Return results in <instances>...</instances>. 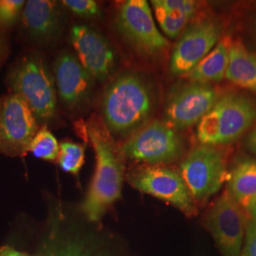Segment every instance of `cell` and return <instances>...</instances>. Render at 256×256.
Segmentation results:
<instances>
[{"label":"cell","mask_w":256,"mask_h":256,"mask_svg":"<svg viewBox=\"0 0 256 256\" xmlns=\"http://www.w3.org/2000/svg\"><path fill=\"white\" fill-rule=\"evenodd\" d=\"M82 135L95 152L96 166L82 210L92 222L101 220L110 207L120 198L124 180V156L102 118L92 115L82 122Z\"/></svg>","instance_id":"6da1fadb"},{"label":"cell","mask_w":256,"mask_h":256,"mask_svg":"<svg viewBox=\"0 0 256 256\" xmlns=\"http://www.w3.org/2000/svg\"><path fill=\"white\" fill-rule=\"evenodd\" d=\"M153 106L151 90L140 75L120 74L108 82L102 94V120L111 134L128 135L146 122Z\"/></svg>","instance_id":"7a4b0ae2"},{"label":"cell","mask_w":256,"mask_h":256,"mask_svg":"<svg viewBox=\"0 0 256 256\" xmlns=\"http://www.w3.org/2000/svg\"><path fill=\"white\" fill-rule=\"evenodd\" d=\"M8 93L22 98L42 126H52L57 120V92L54 77L43 55L30 52L10 68L6 76Z\"/></svg>","instance_id":"3957f363"},{"label":"cell","mask_w":256,"mask_h":256,"mask_svg":"<svg viewBox=\"0 0 256 256\" xmlns=\"http://www.w3.org/2000/svg\"><path fill=\"white\" fill-rule=\"evenodd\" d=\"M256 119L254 101L240 93L220 97L196 128V137L203 146H216L236 140Z\"/></svg>","instance_id":"277c9868"},{"label":"cell","mask_w":256,"mask_h":256,"mask_svg":"<svg viewBox=\"0 0 256 256\" xmlns=\"http://www.w3.org/2000/svg\"><path fill=\"white\" fill-rule=\"evenodd\" d=\"M180 174L194 202H205L227 182L229 171L221 151L209 146L192 149L180 164Z\"/></svg>","instance_id":"5b68a950"},{"label":"cell","mask_w":256,"mask_h":256,"mask_svg":"<svg viewBox=\"0 0 256 256\" xmlns=\"http://www.w3.org/2000/svg\"><path fill=\"white\" fill-rule=\"evenodd\" d=\"M126 178L140 192L171 204L186 216L196 214V202L180 173L162 165L140 164L132 168Z\"/></svg>","instance_id":"8992f818"},{"label":"cell","mask_w":256,"mask_h":256,"mask_svg":"<svg viewBox=\"0 0 256 256\" xmlns=\"http://www.w3.org/2000/svg\"><path fill=\"white\" fill-rule=\"evenodd\" d=\"M120 149L129 160L144 164L160 165L180 158L183 144L174 129L164 122L154 120L132 134Z\"/></svg>","instance_id":"52a82bcc"},{"label":"cell","mask_w":256,"mask_h":256,"mask_svg":"<svg viewBox=\"0 0 256 256\" xmlns=\"http://www.w3.org/2000/svg\"><path fill=\"white\" fill-rule=\"evenodd\" d=\"M250 214L226 190L210 206L204 224L224 256H241Z\"/></svg>","instance_id":"ba28073f"},{"label":"cell","mask_w":256,"mask_h":256,"mask_svg":"<svg viewBox=\"0 0 256 256\" xmlns=\"http://www.w3.org/2000/svg\"><path fill=\"white\" fill-rule=\"evenodd\" d=\"M40 124L25 101L16 94L0 97V153L24 156L30 152Z\"/></svg>","instance_id":"9c48e42d"},{"label":"cell","mask_w":256,"mask_h":256,"mask_svg":"<svg viewBox=\"0 0 256 256\" xmlns=\"http://www.w3.org/2000/svg\"><path fill=\"white\" fill-rule=\"evenodd\" d=\"M115 25L120 34L140 54H158L169 46L168 40L156 27L152 10L146 0L122 2Z\"/></svg>","instance_id":"30bf717a"},{"label":"cell","mask_w":256,"mask_h":256,"mask_svg":"<svg viewBox=\"0 0 256 256\" xmlns=\"http://www.w3.org/2000/svg\"><path fill=\"white\" fill-rule=\"evenodd\" d=\"M218 92L210 84L185 82L169 94L164 108V122L174 130L198 124L220 99Z\"/></svg>","instance_id":"8fae6325"},{"label":"cell","mask_w":256,"mask_h":256,"mask_svg":"<svg viewBox=\"0 0 256 256\" xmlns=\"http://www.w3.org/2000/svg\"><path fill=\"white\" fill-rule=\"evenodd\" d=\"M61 2L30 0L21 14V34L32 45L48 48L54 46L63 34L64 14Z\"/></svg>","instance_id":"7c38bea8"},{"label":"cell","mask_w":256,"mask_h":256,"mask_svg":"<svg viewBox=\"0 0 256 256\" xmlns=\"http://www.w3.org/2000/svg\"><path fill=\"white\" fill-rule=\"evenodd\" d=\"M222 28L216 21L204 19L187 28L174 46L170 72L184 76L198 64L220 42Z\"/></svg>","instance_id":"4fadbf2b"},{"label":"cell","mask_w":256,"mask_h":256,"mask_svg":"<svg viewBox=\"0 0 256 256\" xmlns=\"http://www.w3.org/2000/svg\"><path fill=\"white\" fill-rule=\"evenodd\" d=\"M70 41L80 63L92 78L100 82L106 81L116 66V54L110 41L84 24L72 28Z\"/></svg>","instance_id":"5bb4252c"},{"label":"cell","mask_w":256,"mask_h":256,"mask_svg":"<svg viewBox=\"0 0 256 256\" xmlns=\"http://www.w3.org/2000/svg\"><path fill=\"white\" fill-rule=\"evenodd\" d=\"M57 96L66 110L74 111L92 96L94 79L72 52H60L52 64Z\"/></svg>","instance_id":"9a60e30c"},{"label":"cell","mask_w":256,"mask_h":256,"mask_svg":"<svg viewBox=\"0 0 256 256\" xmlns=\"http://www.w3.org/2000/svg\"><path fill=\"white\" fill-rule=\"evenodd\" d=\"M44 256H113V252L100 238L82 232H70L62 228L59 216H50Z\"/></svg>","instance_id":"2e32d148"},{"label":"cell","mask_w":256,"mask_h":256,"mask_svg":"<svg viewBox=\"0 0 256 256\" xmlns=\"http://www.w3.org/2000/svg\"><path fill=\"white\" fill-rule=\"evenodd\" d=\"M227 191L247 212L256 202V160L243 158L232 168L227 180Z\"/></svg>","instance_id":"e0dca14e"},{"label":"cell","mask_w":256,"mask_h":256,"mask_svg":"<svg viewBox=\"0 0 256 256\" xmlns=\"http://www.w3.org/2000/svg\"><path fill=\"white\" fill-rule=\"evenodd\" d=\"M230 43L232 40L228 36L220 40L210 54L183 77L190 82L203 84L222 81L228 68Z\"/></svg>","instance_id":"ac0fdd59"},{"label":"cell","mask_w":256,"mask_h":256,"mask_svg":"<svg viewBox=\"0 0 256 256\" xmlns=\"http://www.w3.org/2000/svg\"><path fill=\"white\" fill-rule=\"evenodd\" d=\"M225 78L240 88L256 92V54L239 40L230 43Z\"/></svg>","instance_id":"d6986e66"},{"label":"cell","mask_w":256,"mask_h":256,"mask_svg":"<svg viewBox=\"0 0 256 256\" xmlns=\"http://www.w3.org/2000/svg\"><path fill=\"white\" fill-rule=\"evenodd\" d=\"M84 146L70 140H62L57 164L64 172L77 176L84 162Z\"/></svg>","instance_id":"ffe728a7"},{"label":"cell","mask_w":256,"mask_h":256,"mask_svg":"<svg viewBox=\"0 0 256 256\" xmlns=\"http://www.w3.org/2000/svg\"><path fill=\"white\" fill-rule=\"evenodd\" d=\"M60 144L46 126H41L32 142L30 152L38 158L48 162H57Z\"/></svg>","instance_id":"44dd1931"},{"label":"cell","mask_w":256,"mask_h":256,"mask_svg":"<svg viewBox=\"0 0 256 256\" xmlns=\"http://www.w3.org/2000/svg\"><path fill=\"white\" fill-rule=\"evenodd\" d=\"M152 6L154 8L156 19L162 30L164 32V34L170 38H176L184 30L185 26L187 25V23L189 22V20L178 18L174 14H171L170 12L162 9L156 2V0L152 1Z\"/></svg>","instance_id":"7402d4cb"},{"label":"cell","mask_w":256,"mask_h":256,"mask_svg":"<svg viewBox=\"0 0 256 256\" xmlns=\"http://www.w3.org/2000/svg\"><path fill=\"white\" fill-rule=\"evenodd\" d=\"M166 12L178 18L191 20L196 12V3L190 0H156Z\"/></svg>","instance_id":"603a6c76"},{"label":"cell","mask_w":256,"mask_h":256,"mask_svg":"<svg viewBox=\"0 0 256 256\" xmlns=\"http://www.w3.org/2000/svg\"><path fill=\"white\" fill-rule=\"evenodd\" d=\"M61 3L66 9L82 18H94L101 14L98 3L93 0H64Z\"/></svg>","instance_id":"cb8c5ba5"},{"label":"cell","mask_w":256,"mask_h":256,"mask_svg":"<svg viewBox=\"0 0 256 256\" xmlns=\"http://www.w3.org/2000/svg\"><path fill=\"white\" fill-rule=\"evenodd\" d=\"M24 6L25 1L22 0H0V23L4 25L14 24Z\"/></svg>","instance_id":"d4e9b609"},{"label":"cell","mask_w":256,"mask_h":256,"mask_svg":"<svg viewBox=\"0 0 256 256\" xmlns=\"http://www.w3.org/2000/svg\"><path fill=\"white\" fill-rule=\"evenodd\" d=\"M241 256H256V223L250 220Z\"/></svg>","instance_id":"484cf974"},{"label":"cell","mask_w":256,"mask_h":256,"mask_svg":"<svg viewBox=\"0 0 256 256\" xmlns=\"http://www.w3.org/2000/svg\"><path fill=\"white\" fill-rule=\"evenodd\" d=\"M0 256H30L16 250L14 248L10 247H2L0 248Z\"/></svg>","instance_id":"4316f807"},{"label":"cell","mask_w":256,"mask_h":256,"mask_svg":"<svg viewBox=\"0 0 256 256\" xmlns=\"http://www.w3.org/2000/svg\"><path fill=\"white\" fill-rule=\"evenodd\" d=\"M248 144L250 148L256 154V128L252 131V133L250 135L248 140Z\"/></svg>","instance_id":"83f0119b"},{"label":"cell","mask_w":256,"mask_h":256,"mask_svg":"<svg viewBox=\"0 0 256 256\" xmlns=\"http://www.w3.org/2000/svg\"><path fill=\"white\" fill-rule=\"evenodd\" d=\"M7 52V44L4 40V38L0 36V63L3 60V58L5 57Z\"/></svg>","instance_id":"f1b7e54d"},{"label":"cell","mask_w":256,"mask_h":256,"mask_svg":"<svg viewBox=\"0 0 256 256\" xmlns=\"http://www.w3.org/2000/svg\"><path fill=\"white\" fill-rule=\"evenodd\" d=\"M250 221L256 223V202L250 210Z\"/></svg>","instance_id":"f546056e"}]
</instances>
